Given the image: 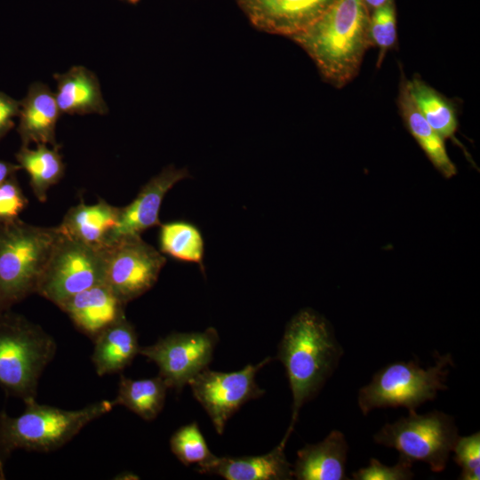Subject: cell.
<instances>
[{"label":"cell","mask_w":480,"mask_h":480,"mask_svg":"<svg viewBox=\"0 0 480 480\" xmlns=\"http://www.w3.org/2000/svg\"><path fill=\"white\" fill-rule=\"evenodd\" d=\"M343 348L329 322L311 308L295 314L285 326L276 359L284 366L292 396L287 443L301 407L313 399L336 370Z\"/></svg>","instance_id":"1"},{"label":"cell","mask_w":480,"mask_h":480,"mask_svg":"<svg viewBox=\"0 0 480 480\" xmlns=\"http://www.w3.org/2000/svg\"><path fill=\"white\" fill-rule=\"evenodd\" d=\"M369 18L363 0H337L291 39L308 53L324 80L340 89L358 75L364 54L372 47Z\"/></svg>","instance_id":"2"},{"label":"cell","mask_w":480,"mask_h":480,"mask_svg":"<svg viewBox=\"0 0 480 480\" xmlns=\"http://www.w3.org/2000/svg\"><path fill=\"white\" fill-rule=\"evenodd\" d=\"M24 404V412L17 417L0 412V473L3 475L4 464L13 451H55L116 406L113 400H101L78 410L41 404L36 399Z\"/></svg>","instance_id":"3"},{"label":"cell","mask_w":480,"mask_h":480,"mask_svg":"<svg viewBox=\"0 0 480 480\" xmlns=\"http://www.w3.org/2000/svg\"><path fill=\"white\" fill-rule=\"evenodd\" d=\"M60 234L58 226H36L20 219L0 223V312L36 292Z\"/></svg>","instance_id":"4"},{"label":"cell","mask_w":480,"mask_h":480,"mask_svg":"<svg viewBox=\"0 0 480 480\" xmlns=\"http://www.w3.org/2000/svg\"><path fill=\"white\" fill-rule=\"evenodd\" d=\"M56 351L54 338L39 324L11 309L0 312V387L7 396L36 399Z\"/></svg>","instance_id":"5"},{"label":"cell","mask_w":480,"mask_h":480,"mask_svg":"<svg viewBox=\"0 0 480 480\" xmlns=\"http://www.w3.org/2000/svg\"><path fill=\"white\" fill-rule=\"evenodd\" d=\"M454 364L450 354L436 356L435 365L420 367L416 362H395L375 372L372 380L358 392L357 404L364 415L373 409L404 407L410 412L437 393L445 390L450 367Z\"/></svg>","instance_id":"6"},{"label":"cell","mask_w":480,"mask_h":480,"mask_svg":"<svg viewBox=\"0 0 480 480\" xmlns=\"http://www.w3.org/2000/svg\"><path fill=\"white\" fill-rule=\"evenodd\" d=\"M458 436L453 417L432 411L425 414L410 412L407 417L385 424L373 439L376 444L396 449L401 457L425 462L433 472H441Z\"/></svg>","instance_id":"7"},{"label":"cell","mask_w":480,"mask_h":480,"mask_svg":"<svg viewBox=\"0 0 480 480\" xmlns=\"http://www.w3.org/2000/svg\"><path fill=\"white\" fill-rule=\"evenodd\" d=\"M104 248L91 246L61 233L36 293L59 307L73 295L104 284Z\"/></svg>","instance_id":"8"},{"label":"cell","mask_w":480,"mask_h":480,"mask_svg":"<svg viewBox=\"0 0 480 480\" xmlns=\"http://www.w3.org/2000/svg\"><path fill=\"white\" fill-rule=\"evenodd\" d=\"M104 284L125 306L149 291L166 263L165 256L141 236L121 238L104 247Z\"/></svg>","instance_id":"9"},{"label":"cell","mask_w":480,"mask_h":480,"mask_svg":"<svg viewBox=\"0 0 480 480\" xmlns=\"http://www.w3.org/2000/svg\"><path fill=\"white\" fill-rule=\"evenodd\" d=\"M219 340L213 327L204 332H172L152 345L140 347L139 354L155 363L169 388L180 393L197 373L208 368Z\"/></svg>","instance_id":"10"},{"label":"cell","mask_w":480,"mask_h":480,"mask_svg":"<svg viewBox=\"0 0 480 480\" xmlns=\"http://www.w3.org/2000/svg\"><path fill=\"white\" fill-rule=\"evenodd\" d=\"M272 359L268 356L230 372L205 368L189 381L194 397L206 411L219 435L223 434L228 420L243 404L263 396L265 390L258 386L255 378Z\"/></svg>","instance_id":"11"},{"label":"cell","mask_w":480,"mask_h":480,"mask_svg":"<svg viewBox=\"0 0 480 480\" xmlns=\"http://www.w3.org/2000/svg\"><path fill=\"white\" fill-rule=\"evenodd\" d=\"M336 1L236 0L255 28L290 38L311 26Z\"/></svg>","instance_id":"12"},{"label":"cell","mask_w":480,"mask_h":480,"mask_svg":"<svg viewBox=\"0 0 480 480\" xmlns=\"http://www.w3.org/2000/svg\"><path fill=\"white\" fill-rule=\"evenodd\" d=\"M188 176L187 169L168 165L152 177L128 205L120 207L117 222L108 236L106 246L126 236H141L145 230L160 226L159 212L165 195Z\"/></svg>","instance_id":"13"},{"label":"cell","mask_w":480,"mask_h":480,"mask_svg":"<svg viewBox=\"0 0 480 480\" xmlns=\"http://www.w3.org/2000/svg\"><path fill=\"white\" fill-rule=\"evenodd\" d=\"M58 308L77 330L92 340L106 327L125 315V305L105 284L73 295Z\"/></svg>","instance_id":"14"},{"label":"cell","mask_w":480,"mask_h":480,"mask_svg":"<svg viewBox=\"0 0 480 480\" xmlns=\"http://www.w3.org/2000/svg\"><path fill=\"white\" fill-rule=\"evenodd\" d=\"M285 445L280 442L269 452L258 456H216L196 469L227 480H289L293 478L292 465L286 459Z\"/></svg>","instance_id":"15"},{"label":"cell","mask_w":480,"mask_h":480,"mask_svg":"<svg viewBox=\"0 0 480 480\" xmlns=\"http://www.w3.org/2000/svg\"><path fill=\"white\" fill-rule=\"evenodd\" d=\"M18 134L21 146L31 143L60 146L56 141V124L61 115L55 94L44 84L33 83L20 101Z\"/></svg>","instance_id":"16"},{"label":"cell","mask_w":480,"mask_h":480,"mask_svg":"<svg viewBox=\"0 0 480 480\" xmlns=\"http://www.w3.org/2000/svg\"><path fill=\"white\" fill-rule=\"evenodd\" d=\"M348 444L342 432L332 430L321 442L297 452L292 476L298 480H344Z\"/></svg>","instance_id":"17"},{"label":"cell","mask_w":480,"mask_h":480,"mask_svg":"<svg viewBox=\"0 0 480 480\" xmlns=\"http://www.w3.org/2000/svg\"><path fill=\"white\" fill-rule=\"evenodd\" d=\"M93 342L92 362L99 376L124 370L139 354L140 348L135 327L125 315L100 332Z\"/></svg>","instance_id":"18"},{"label":"cell","mask_w":480,"mask_h":480,"mask_svg":"<svg viewBox=\"0 0 480 480\" xmlns=\"http://www.w3.org/2000/svg\"><path fill=\"white\" fill-rule=\"evenodd\" d=\"M119 210L101 198L92 204L82 199L67 211L58 228L65 236L102 249L117 222Z\"/></svg>","instance_id":"19"},{"label":"cell","mask_w":480,"mask_h":480,"mask_svg":"<svg viewBox=\"0 0 480 480\" xmlns=\"http://www.w3.org/2000/svg\"><path fill=\"white\" fill-rule=\"evenodd\" d=\"M54 92L61 114L86 115L108 113L96 75L83 66H74L67 72L53 76Z\"/></svg>","instance_id":"20"},{"label":"cell","mask_w":480,"mask_h":480,"mask_svg":"<svg viewBox=\"0 0 480 480\" xmlns=\"http://www.w3.org/2000/svg\"><path fill=\"white\" fill-rule=\"evenodd\" d=\"M397 106L405 127L434 167L445 178L456 175V166L448 156L444 140L431 127L414 105L404 74L401 75L399 83Z\"/></svg>","instance_id":"21"},{"label":"cell","mask_w":480,"mask_h":480,"mask_svg":"<svg viewBox=\"0 0 480 480\" xmlns=\"http://www.w3.org/2000/svg\"><path fill=\"white\" fill-rule=\"evenodd\" d=\"M60 146L37 144L35 148L21 146L15 157L18 164L28 175L36 198L45 202L49 189L63 177L65 164L59 151Z\"/></svg>","instance_id":"22"},{"label":"cell","mask_w":480,"mask_h":480,"mask_svg":"<svg viewBox=\"0 0 480 480\" xmlns=\"http://www.w3.org/2000/svg\"><path fill=\"white\" fill-rule=\"evenodd\" d=\"M409 94L423 117L444 140H454L458 128L457 109L453 102L420 76L406 78Z\"/></svg>","instance_id":"23"},{"label":"cell","mask_w":480,"mask_h":480,"mask_svg":"<svg viewBox=\"0 0 480 480\" xmlns=\"http://www.w3.org/2000/svg\"><path fill=\"white\" fill-rule=\"evenodd\" d=\"M169 386L156 377L132 380L120 377L115 405H122L147 421L155 420L164 408Z\"/></svg>","instance_id":"24"},{"label":"cell","mask_w":480,"mask_h":480,"mask_svg":"<svg viewBox=\"0 0 480 480\" xmlns=\"http://www.w3.org/2000/svg\"><path fill=\"white\" fill-rule=\"evenodd\" d=\"M159 251L173 260L198 264L204 270V241L200 229L191 222L173 220L160 224Z\"/></svg>","instance_id":"25"},{"label":"cell","mask_w":480,"mask_h":480,"mask_svg":"<svg viewBox=\"0 0 480 480\" xmlns=\"http://www.w3.org/2000/svg\"><path fill=\"white\" fill-rule=\"evenodd\" d=\"M170 448L174 456L185 466L204 464L216 457L210 450L194 421L178 428L170 438Z\"/></svg>","instance_id":"26"},{"label":"cell","mask_w":480,"mask_h":480,"mask_svg":"<svg viewBox=\"0 0 480 480\" xmlns=\"http://www.w3.org/2000/svg\"><path fill=\"white\" fill-rule=\"evenodd\" d=\"M368 32L372 46L379 49L380 65L386 52L396 45L397 40L395 0L388 1L370 13Z\"/></svg>","instance_id":"27"},{"label":"cell","mask_w":480,"mask_h":480,"mask_svg":"<svg viewBox=\"0 0 480 480\" xmlns=\"http://www.w3.org/2000/svg\"><path fill=\"white\" fill-rule=\"evenodd\" d=\"M453 460L461 468L459 479H480V433L458 436L452 451Z\"/></svg>","instance_id":"28"},{"label":"cell","mask_w":480,"mask_h":480,"mask_svg":"<svg viewBox=\"0 0 480 480\" xmlns=\"http://www.w3.org/2000/svg\"><path fill=\"white\" fill-rule=\"evenodd\" d=\"M412 461L399 456L394 466L382 464L377 459H371L369 465L352 473L356 480H409L413 478Z\"/></svg>","instance_id":"29"},{"label":"cell","mask_w":480,"mask_h":480,"mask_svg":"<svg viewBox=\"0 0 480 480\" xmlns=\"http://www.w3.org/2000/svg\"><path fill=\"white\" fill-rule=\"evenodd\" d=\"M28 200L20 188L16 175L0 184V223L20 219Z\"/></svg>","instance_id":"30"},{"label":"cell","mask_w":480,"mask_h":480,"mask_svg":"<svg viewBox=\"0 0 480 480\" xmlns=\"http://www.w3.org/2000/svg\"><path fill=\"white\" fill-rule=\"evenodd\" d=\"M20 101L0 91V140L14 126V118L20 113Z\"/></svg>","instance_id":"31"},{"label":"cell","mask_w":480,"mask_h":480,"mask_svg":"<svg viewBox=\"0 0 480 480\" xmlns=\"http://www.w3.org/2000/svg\"><path fill=\"white\" fill-rule=\"evenodd\" d=\"M20 169L18 164L0 160V184L16 175Z\"/></svg>","instance_id":"32"},{"label":"cell","mask_w":480,"mask_h":480,"mask_svg":"<svg viewBox=\"0 0 480 480\" xmlns=\"http://www.w3.org/2000/svg\"><path fill=\"white\" fill-rule=\"evenodd\" d=\"M390 0H363L367 10L371 13L373 10L384 5Z\"/></svg>","instance_id":"33"},{"label":"cell","mask_w":480,"mask_h":480,"mask_svg":"<svg viewBox=\"0 0 480 480\" xmlns=\"http://www.w3.org/2000/svg\"><path fill=\"white\" fill-rule=\"evenodd\" d=\"M131 4H137L140 0H125Z\"/></svg>","instance_id":"34"},{"label":"cell","mask_w":480,"mask_h":480,"mask_svg":"<svg viewBox=\"0 0 480 480\" xmlns=\"http://www.w3.org/2000/svg\"><path fill=\"white\" fill-rule=\"evenodd\" d=\"M4 478V476L0 473V479Z\"/></svg>","instance_id":"35"}]
</instances>
